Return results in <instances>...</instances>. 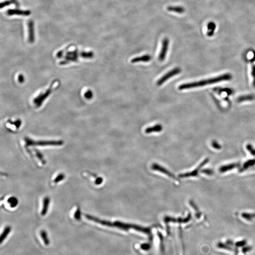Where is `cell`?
I'll return each mask as SVG.
<instances>
[{
	"mask_svg": "<svg viewBox=\"0 0 255 255\" xmlns=\"http://www.w3.org/2000/svg\"><path fill=\"white\" fill-rule=\"evenodd\" d=\"M232 78V76L231 74L225 73L217 77L211 78L208 79H204L199 81L182 84L179 86L178 89L180 90H183L188 89H194L196 87L205 86L207 85H212V84L218 83L220 82L230 81Z\"/></svg>",
	"mask_w": 255,
	"mask_h": 255,
	"instance_id": "6da1fadb",
	"label": "cell"
},
{
	"mask_svg": "<svg viewBox=\"0 0 255 255\" xmlns=\"http://www.w3.org/2000/svg\"><path fill=\"white\" fill-rule=\"evenodd\" d=\"M94 56V53L93 52H81L79 53L78 50H75L74 51H68L66 52L64 55V59L61 62V63L66 64L70 62H77L78 60V58H91Z\"/></svg>",
	"mask_w": 255,
	"mask_h": 255,
	"instance_id": "7a4b0ae2",
	"label": "cell"
},
{
	"mask_svg": "<svg viewBox=\"0 0 255 255\" xmlns=\"http://www.w3.org/2000/svg\"><path fill=\"white\" fill-rule=\"evenodd\" d=\"M26 145L29 146H60L63 145V142L62 140L59 141H34L29 138L25 139Z\"/></svg>",
	"mask_w": 255,
	"mask_h": 255,
	"instance_id": "3957f363",
	"label": "cell"
},
{
	"mask_svg": "<svg viewBox=\"0 0 255 255\" xmlns=\"http://www.w3.org/2000/svg\"><path fill=\"white\" fill-rule=\"evenodd\" d=\"M58 83L57 81L56 82H54L53 83L51 86L48 89L46 90L45 92H44V93H41L37 97L35 98V99L33 101L34 103L37 107L40 106L42 103V102L44 101L45 99H46V98L48 97L49 95H50V94L52 93L53 89H54L56 87V86H58Z\"/></svg>",
	"mask_w": 255,
	"mask_h": 255,
	"instance_id": "277c9868",
	"label": "cell"
},
{
	"mask_svg": "<svg viewBox=\"0 0 255 255\" xmlns=\"http://www.w3.org/2000/svg\"><path fill=\"white\" fill-rule=\"evenodd\" d=\"M181 71H182V70L180 67L174 68L166 74H164L163 76H162L160 79H159L156 82V85H158V86H160L162 84H163L166 81L168 80L169 78H171L172 77L180 73Z\"/></svg>",
	"mask_w": 255,
	"mask_h": 255,
	"instance_id": "5b68a950",
	"label": "cell"
},
{
	"mask_svg": "<svg viewBox=\"0 0 255 255\" xmlns=\"http://www.w3.org/2000/svg\"><path fill=\"white\" fill-rule=\"evenodd\" d=\"M169 44V40L168 38H164L162 41V48L158 57V59L160 62H163L164 59H166L167 53L168 52Z\"/></svg>",
	"mask_w": 255,
	"mask_h": 255,
	"instance_id": "8992f818",
	"label": "cell"
},
{
	"mask_svg": "<svg viewBox=\"0 0 255 255\" xmlns=\"http://www.w3.org/2000/svg\"><path fill=\"white\" fill-rule=\"evenodd\" d=\"M7 14L9 16L18 15L28 16L31 14V12L29 10H22L19 9H10L7 11Z\"/></svg>",
	"mask_w": 255,
	"mask_h": 255,
	"instance_id": "52a82bcc",
	"label": "cell"
},
{
	"mask_svg": "<svg viewBox=\"0 0 255 255\" xmlns=\"http://www.w3.org/2000/svg\"><path fill=\"white\" fill-rule=\"evenodd\" d=\"M28 30H29V41L32 43L34 41V23L32 21H29L28 23Z\"/></svg>",
	"mask_w": 255,
	"mask_h": 255,
	"instance_id": "ba28073f",
	"label": "cell"
},
{
	"mask_svg": "<svg viewBox=\"0 0 255 255\" xmlns=\"http://www.w3.org/2000/svg\"><path fill=\"white\" fill-rule=\"evenodd\" d=\"M152 59V57L149 54H146L141 56L137 57L131 60V63L139 62H148Z\"/></svg>",
	"mask_w": 255,
	"mask_h": 255,
	"instance_id": "9c48e42d",
	"label": "cell"
},
{
	"mask_svg": "<svg viewBox=\"0 0 255 255\" xmlns=\"http://www.w3.org/2000/svg\"><path fill=\"white\" fill-rule=\"evenodd\" d=\"M167 10L169 12H174L179 14H182L185 12L184 7L180 6H169L167 7Z\"/></svg>",
	"mask_w": 255,
	"mask_h": 255,
	"instance_id": "30bf717a",
	"label": "cell"
},
{
	"mask_svg": "<svg viewBox=\"0 0 255 255\" xmlns=\"http://www.w3.org/2000/svg\"><path fill=\"white\" fill-rule=\"evenodd\" d=\"M163 130V126L161 124H156L153 127L147 128L145 130V132L146 133L149 134L153 133L154 132H160Z\"/></svg>",
	"mask_w": 255,
	"mask_h": 255,
	"instance_id": "8fae6325",
	"label": "cell"
},
{
	"mask_svg": "<svg viewBox=\"0 0 255 255\" xmlns=\"http://www.w3.org/2000/svg\"><path fill=\"white\" fill-rule=\"evenodd\" d=\"M208 31L207 33V36L208 37H212L215 33V29H216V24L214 22H210L207 26Z\"/></svg>",
	"mask_w": 255,
	"mask_h": 255,
	"instance_id": "7c38bea8",
	"label": "cell"
},
{
	"mask_svg": "<svg viewBox=\"0 0 255 255\" xmlns=\"http://www.w3.org/2000/svg\"><path fill=\"white\" fill-rule=\"evenodd\" d=\"M49 203V198L48 197L45 198L43 201V206H42V209L41 211V215H42V216H44L47 214Z\"/></svg>",
	"mask_w": 255,
	"mask_h": 255,
	"instance_id": "4fadbf2b",
	"label": "cell"
},
{
	"mask_svg": "<svg viewBox=\"0 0 255 255\" xmlns=\"http://www.w3.org/2000/svg\"><path fill=\"white\" fill-rule=\"evenodd\" d=\"M12 228L10 226H7L5 228L4 232L1 233V237H0V243H2V242L6 239L7 236L8 235L10 232Z\"/></svg>",
	"mask_w": 255,
	"mask_h": 255,
	"instance_id": "5bb4252c",
	"label": "cell"
},
{
	"mask_svg": "<svg viewBox=\"0 0 255 255\" xmlns=\"http://www.w3.org/2000/svg\"><path fill=\"white\" fill-rule=\"evenodd\" d=\"M255 98V96L253 95H241L237 99L238 102L240 103L247 101H252Z\"/></svg>",
	"mask_w": 255,
	"mask_h": 255,
	"instance_id": "9a60e30c",
	"label": "cell"
},
{
	"mask_svg": "<svg viewBox=\"0 0 255 255\" xmlns=\"http://www.w3.org/2000/svg\"><path fill=\"white\" fill-rule=\"evenodd\" d=\"M40 235L45 245H46V246L50 244V240L48 238L46 232L44 230L40 232Z\"/></svg>",
	"mask_w": 255,
	"mask_h": 255,
	"instance_id": "2e32d148",
	"label": "cell"
},
{
	"mask_svg": "<svg viewBox=\"0 0 255 255\" xmlns=\"http://www.w3.org/2000/svg\"><path fill=\"white\" fill-rule=\"evenodd\" d=\"M8 202L10 204L11 207H15L17 206L18 201L17 199L16 198L12 197V198H10L9 199Z\"/></svg>",
	"mask_w": 255,
	"mask_h": 255,
	"instance_id": "e0dca14e",
	"label": "cell"
},
{
	"mask_svg": "<svg viewBox=\"0 0 255 255\" xmlns=\"http://www.w3.org/2000/svg\"><path fill=\"white\" fill-rule=\"evenodd\" d=\"M65 178V175L63 174H60L58 175L56 177V178L54 179V180H53V182H54V183H57L59 182H61L62 180H63Z\"/></svg>",
	"mask_w": 255,
	"mask_h": 255,
	"instance_id": "ac0fdd59",
	"label": "cell"
},
{
	"mask_svg": "<svg viewBox=\"0 0 255 255\" xmlns=\"http://www.w3.org/2000/svg\"><path fill=\"white\" fill-rule=\"evenodd\" d=\"M251 74L252 77H253V86L255 88V65H253L252 66L251 68Z\"/></svg>",
	"mask_w": 255,
	"mask_h": 255,
	"instance_id": "d6986e66",
	"label": "cell"
},
{
	"mask_svg": "<svg viewBox=\"0 0 255 255\" xmlns=\"http://www.w3.org/2000/svg\"><path fill=\"white\" fill-rule=\"evenodd\" d=\"M11 4H12L11 1H4V2H1L0 7H1V8H3L6 7V6H9Z\"/></svg>",
	"mask_w": 255,
	"mask_h": 255,
	"instance_id": "ffe728a7",
	"label": "cell"
},
{
	"mask_svg": "<svg viewBox=\"0 0 255 255\" xmlns=\"http://www.w3.org/2000/svg\"><path fill=\"white\" fill-rule=\"evenodd\" d=\"M74 216H75V218H76V219L78 220H81V211H80L79 209H78L77 211H76L75 214H74Z\"/></svg>",
	"mask_w": 255,
	"mask_h": 255,
	"instance_id": "44dd1931",
	"label": "cell"
},
{
	"mask_svg": "<svg viewBox=\"0 0 255 255\" xmlns=\"http://www.w3.org/2000/svg\"><path fill=\"white\" fill-rule=\"evenodd\" d=\"M12 4H14L15 5V6H16L17 8H18L20 6V4L18 3L17 0H11Z\"/></svg>",
	"mask_w": 255,
	"mask_h": 255,
	"instance_id": "7402d4cb",
	"label": "cell"
},
{
	"mask_svg": "<svg viewBox=\"0 0 255 255\" xmlns=\"http://www.w3.org/2000/svg\"><path fill=\"white\" fill-rule=\"evenodd\" d=\"M251 61H252V62H253V61H255V52H254V57H253V58L251 59Z\"/></svg>",
	"mask_w": 255,
	"mask_h": 255,
	"instance_id": "603a6c76",
	"label": "cell"
}]
</instances>
